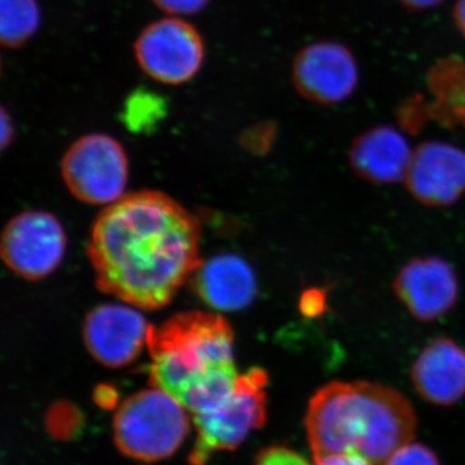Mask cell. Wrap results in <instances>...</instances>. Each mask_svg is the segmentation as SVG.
<instances>
[{"instance_id": "4fadbf2b", "label": "cell", "mask_w": 465, "mask_h": 465, "mask_svg": "<svg viewBox=\"0 0 465 465\" xmlns=\"http://www.w3.org/2000/svg\"><path fill=\"white\" fill-rule=\"evenodd\" d=\"M411 381L427 402L454 405L465 396V349L445 336L434 339L416 358Z\"/></svg>"}, {"instance_id": "7c38bea8", "label": "cell", "mask_w": 465, "mask_h": 465, "mask_svg": "<svg viewBox=\"0 0 465 465\" xmlns=\"http://www.w3.org/2000/svg\"><path fill=\"white\" fill-rule=\"evenodd\" d=\"M149 329L143 314L133 308L101 305L85 317L84 344L97 362L122 367L139 356L148 341Z\"/></svg>"}, {"instance_id": "5bb4252c", "label": "cell", "mask_w": 465, "mask_h": 465, "mask_svg": "<svg viewBox=\"0 0 465 465\" xmlns=\"http://www.w3.org/2000/svg\"><path fill=\"white\" fill-rule=\"evenodd\" d=\"M430 101L419 97L406 103L400 113L401 124L418 131L428 121L465 127V63L457 57L446 58L433 66L428 75Z\"/></svg>"}, {"instance_id": "ffe728a7", "label": "cell", "mask_w": 465, "mask_h": 465, "mask_svg": "<svg viewBox=\"0 0 465 465\" xmlns=\"http://www.w3.org/2000/svg\"><path fill=\"white\" fill-rule=\"evenodd\" d=\"M255 465H316L300 455L295 450L284 446H269L256 457Z\"/></svg>"}, {"instance_id": "8fae6325", "label": "cell", "mask_w": 465, "mask_h": 465, "mask_svg": "<svg viewBox=\"0 0 465 465\" xmlns=\"http://www.w3.org/2000/svg\"><path fill=\"white\" fill-rule=\"evenodd\" d=\"M393 290L412 317L432 322L457 304L459 281L446 260L430 256L406 262L394 278Z\"/></svg>"}, {"instance_id": "8992f818", "label": "cell", "mask_w": 465, "mask_h": 465, "mask_svg": "<svg viewBox=\"0 0 465 465\" xmlns=\"http://www.w3.org/2000/svg\"><path fill=\"white\" fill-rule=\"evenodd\" d=\"M61 171L70 193L79 201L112 204L122 198L127 185V154L109 134H85L66 150Z\"/></svg>"}, {"instance_id": "6da1fadb", "label": "cell", "mask_w": 465, "mask_h": 465, "mask_svg": "<svg viewBox=\"0 0 465 465\" xmlns=\"http://www.w3.org/2000/svg\"><path fill=\"white\" fill-rule=\"evenodd\" d=\"M200 241L197 217L163 193L142 191L97 216L87 255L103 292L158 309L200 268Z\"/></svg>"}, {"instance_id": "e0dca14e", "label": "cell", "mask_w": 465, "mask_h": 465, "mask_svg": "<svg viewBox=\"0 0 465 465\" xmlns=\"http://www.w3.org/2000/svg\"><path fill=\"white\" fill-rule=\"evenodd\" d=\"M0 30L3 45L17 47L26 42L41 23L36 0H2Z\"/></svg>"}, {"instance_id": "ba28073f", "label": "cell", "mask_w": 465, "mask_h": 465, "mask_svg": "<svg viewBox=\"0 0 465 465\" xmlns=\"http://www.w3.org/2000/svg\"><path fill=\"white\" fill-rule=\"evenodd\" d=\"M66 238L58 220L45 211H25L9 220L0 252L20 277L35 281L50 275L63 262Z\"/></svg>"}, {"instance_id": "603a6c76", "label": "cell", "mask_w": 465, "mask_h": 465, "mask_svg": "<svg viewBox=\"0 0 465 465\" xmlns=\"http://www.w3.org/2000/svg\"><path fill=\"white\" fill-rule=\"evenodd\" d=\"M316 465H375L369 459L356 452H341V454L326 455L314 459Z\"/></svg>"}, {"instance_id": "7a4b0ae2", "label": "cell", "mask_w": 465, "mask_h": 465, "mask_svg": "<svg viewBox=\"0 0 465 465\" xmlns=\"http://www.w3.org/2000/svg\"><path fill=\"white\" fill-rule=\"evenodd\" d=\"M304 423L313 459L356 452L382 465L414 440L418 419L411 402L394 388L332 381L309 400Z\"/></svg>"}, {"instance_id": "3957f363", "label": "cell", "mask_w": 465, "mask_h": 465, "mask_svg": "<svg viewBox=\"0 0 465 465\" xmlns=\"http://www.w3.org/2000/svg\"><path fill=\"white\" fill-rule=\"evenodd\" d=\"M150 381L193 415L215 409L234 390L238 372L225 318L204 312L174 314L150 326Z\"/></svg>"}, {"instance_id": "2e32d148", "label": "cell", "mask_w": 465, "mask_h": 465, "mask_svg": "<svg viewBox=\"0 0 465 465\" xmlns=\"http://www.w3.org/2000/svg\"><path fill=\"white\" fill-rule=\"evenodd\" d=\"M195 273V290L208 305L219 311H240L255 299V275L237 256H216L201 264Z\"/></svg>"}, {"instance_id": "ac0fdd59", "label": "cell", "mask_w": 465, "mask_h": 465, "mask_svg": "<svg viewBox=\"0 0 465 465\" xmlns=\"http://www.w3.org/2000/svg\"><path fill=\"white\" fill-rule=\"evenodd\" d=\"M164 114L163 101L152 92H136L127 101L124 121L133 131H143L148 125L157 124Z\"/></svg>"}, {"instance_id": "30bf717a", "label": "cell", "mask_w": 465, "mask_h": 465, "mask_svg": "<svg viewBox=\"0 0 465 465\" xmlns=\"http://www.w3.org/2000/svg\"><path fill=\"white\" fill-rule=\"evenodd\" d=\"M407 191L428 207H448L465 193V150L427 142L412 152L405 176Z\"/></svg>"}, {"instance_id": "d6986e66", "label": "cell", "mask_w": 465, "mask_h": 465, "mask_svg": "<svg viewBox=\"0 0 465 465\" xmlns=\"http://www.w3.org/2000/svg\"><path fill=\"white\" fill-rule=\"evenodd\" d=\"M382 465H440V463L432 450L411 440L396 450Z\"/></svg>"}, {"instance_id": "d4e9b609", "label": "cell", "mask_w": 465, "mask_h": 465, "mask_svg": "<svg viewBox=\"0 0 465 465\" xmlns=\"http://www.w3.org/2000/svg\"><path fill=\"white\" fill-rule=\"evenodd\" d=\"M454 20L459 32L463 34L465 38V0H458L454 8Z\"/></svg>"}, {"instance_id": "277c9868", "label": "cell", "mask_w": 465, "mask_h": 465, "mask_svg": "<svg viewBox=\"0 0 465 465\" xmlns=\"http://www.w3.org/2000/svg\"><path fill=\"white\" fill-rule=\"evenodd\" d=\"M185 410L158 388L134 394L114 416L116 448L127 457L148 463L171 457L189 432Z\"/></svg>"}, {"instance_id": "52a82bcc", "label": "cell", "mask_w": 465, "mask_h": 465, "mask_svg": "<svg viewBox=\"0 0 465 465\" xmlns=\"http://www.w3.org/2000/svg\"><path fill=\"white\" fill-rule=\"evenodd\" d=\"M134 57L143 72L159 84H183L200 72L204 60L203 39L183 18H162L137 36Z\"/></svg>"}, {"instance_id": "484cf974", "label": "cell", "mask_w": 465, "mask_h": 465, "mask_svg": "<svg viewBox=\"0 0 465 465\" xmlns=\"http://www.w3.org/2000/svg\"><path fill=\"white\" fill-rule=\"evenodd\" d=\"M11 127H12V125L9 124L7 122V114H5V113H3V137H2L3 148H5V146H7L9 140H11L12 131H8V128H11Z\"/></svg>"}, {"instance_id": "9c48e42d", "label": "cell", "mask_w": 465, "mask_h": 465, "mask_svg": "<svg viewBox=\"0 0 465 465\" xmlns=\"http://www.w3.org/2000/svg\"><path fill=\"white\" fill-rule=\"evenodd\" d=\"M292 81L299 94L313 103H342L356 91V58L341 43H312L296 56Z\"/></svg>"}, {"instance_id": "5b68a950", "label": "cell", "mask_w": 465, "mask_h": 465, "mask_svg": "<svg viewBox=\"0 0 465 465\" xmlns=\"http://www.w3.org/2000/svg\"><path fill=\"white\" fill-rule=\"evenodd\" d=\"M268 375L255 367L238 376L234 390L220 405L193 415L197 440L189 454L191 465H206L217 451L234 450L266 420Z\"/></svg>"}, {"instance_id": "cb8c5ba5", "label": "cell", "mask_w": 465, "mask_h": 465, "mask_svg": "<svg viewBox=\"0 0 465 465\" xmlns=\"http://www.w3.org/2000/svg\"><path fill=\"white\" fill-rule=\"evenodd\" d=\"M407 8L414 9V11H425L440 5L443 0H401Z\"/></svg>"}, {"instance_id": "9a60e30c", "label": "cell", "mask_w": 465, "mask_h": 465, "mask_svg": "<svg viewBox=\"0 0 465 465\" xmlns=\"http://www.w3.org/2000/svg\"><path fill=\"white\" fill-rule=\"evenodd\" d=\"M411 157L405 134L391 125H379L361 134L349 153L353 173L374 183L405 180Z\"/></svg>"}, {"instance_id": "7402d4cb", "label": "cell", "mask_w": 465, "mask_h": 465, "mask_svg": "<svg viewBox=\"0 0 465 465\" xmlns=\"http://www.w3.org/2000/svg\"><path fill=\"white\" fill-rule=\"evenodd\" d=\"M326 308V293L322 289H309L300 299V311L304 316L317 317Z\"/></svg>"}, {"instance_id": "44dd1931", "label": "cell", "mask_w": 465, "mask_h": 465, "mask_svg": "<svg viewBox=\"0 0 465 465\" xmlns=\"http://www.w3.org/2000/svg\"><path fill=\"white\" fill-rule=\"evenodd\" d=\"M153 2L171 16H188L202 11L210 0H153Z\"/></svg>"}]
</instances>
